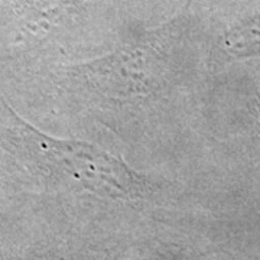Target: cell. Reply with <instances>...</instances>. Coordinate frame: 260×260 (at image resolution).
Segmentation results:
<instances>
[{"label": "cell", "mask_w": 260, "mask_h": 260, "mask_svg": "<svg viewBox=\"0 0 260 260\" xmlns=\"http://www.w3.org/2000/svg\"><path fill=\"white\" fill-rule=\"evenodd\" d=\"M227 48L236 56L260 54V20L232 30L227 37Z\"/></svg>", "instance_id": "6da1fadb"}]
</instances>
